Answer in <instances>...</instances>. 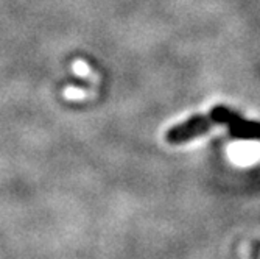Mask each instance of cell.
Masks as SVG:
<instances>
[{"mask_svg": "<svg viewBox=\"0 0 260 259\" xmlns=\"http://www.w3.org/2000/svg\"><path fill=\"white\" fill-rule=\"evenodd\" d=\"M215 124L209 114H206V116L198 114V116L190 117L188 121H185L179 125L172 127L167 131V134H165V139H167L169 144H173V146L184 144V142H187V140H192L195 137H200V136L209 133V130Z\"/></svg>", "mask_w": 260, "mask_h": 259, "instance_id": "cell-1", "label": "cell"}, {"mask_svg": "<svg viewBox=\"0 0 260 259\" xmlns=\"http://www.w3.org/2000/svg\"><path fill=\"white\" fill-rule=\"evenodd\" d=\"M231 136L242 139H260V124L248 122L240 114H237L229 124Z\"/></svg>", "mask_w": 260, "mask_h": 259, "instance_id": "cell-2", "label": "cell"}]
</instances>
